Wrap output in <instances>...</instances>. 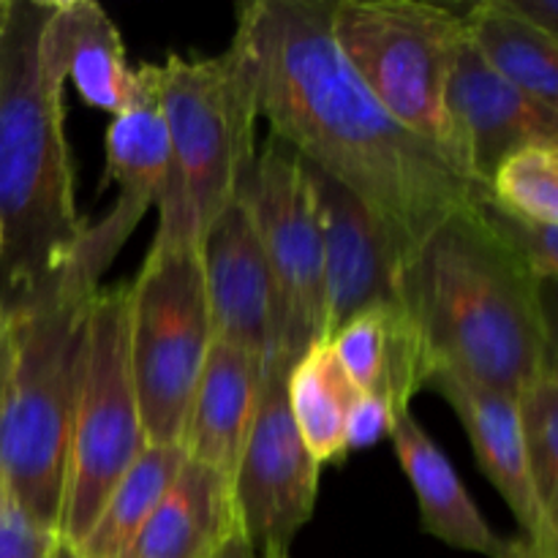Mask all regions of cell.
Returning <instances> with one entry per match:
<instances>
[{
	"label": "cell",
	"instance_id": "26",
	"mask_svg": "<svg viewBox=\"0 0 558 558\" xmlns=\"http://www.w3.org/2000/svg\"><path fill=\"white\" fill-rule=\"evenodd\" d=\"M477 210L490 232L534 272L543 283L554 287L558 276V223H537L515 216L496 205L485 191L477 202Z\"/></svg>",
	"mask_w": 558,
	"mask_h": 558
},
{
	"label": "cell",
	"instance_id": "4",
	"mask_svg": "<svg viewBox=\"0 0 558 558\" xmlns=\"http://www.w3.org/2000/svg\"><path fill=\"white\" fill-rule=\"evenodd\" d=\"M96 292L63 270L38 292L0 300V485L54 532Z\"/></svg>",
	"mask_w": 558,
	"mask_h": 558
},
{
	"label": "cell",
	"instance_id": "6",
	"mask_svg": "<svg viewBox=\"0 0 558 558\" xmlns=\"http://www.w3.org/2000/svg\"><path fill=\"white\" fill-rule=\"evenodd\" d=\"M147 447L129 363V283L93 294L85 363L65 452L58 537L76 548L109 490Z\"/></svg>",
	"mask_w": 558,
	"mask_h": 558
},
{
	"label": "cell",
	"instance_id": "27",
	"mask_svg": "<svg viewBox=\"0 0 558 558\" xmlns=\"http://www.w3.org/2000/svg\"><path fill=\"white\" fill-rule=\"evenodd\" d=\"M58 545V532L36 521L0 485V558H52Z\"/></svg>",
	"mask_w": 558,
	"mask_h": 558
},
{
	"label": "cell",
	"instance_id": "16",
	"mask_svg": "<svg viewBox=\"0 0 558 558\" xmlns=\"http://www.w3.org/2000/svg\"><path fill=\"white\" fill-rule=\"evenodd\" d=\"M262 379L265 360L213 341L180 434V447L189 461L232 480L254 423Z\"/></svg>",
	"mask_w": 558,
	"mask_h": 558
},
{
	"label": "cell",
	"instance_id": "3",
	"mask_svg": "<svg viewBox=\"0 0 558 558\" xmlns=\"http://www.w3.org/2000/svg\"><path fill=\"white\" fill-rule=\"evenodd\" d=\"M54 0H5L0 31V300L58 281L87 221L76 207L63 74L44 31Z\"/></svg>",
	"mask_w": 558,
	"mask_h": 558
},
{
	"label": "cell",
	"instance_id": "30",
	"mask_svg": "<svg viewBox=\"0 0 558 558\" xmlns=\"http://www.w3.org/2000/svg\"><path fill=\"white\" fill-rule=\"evenodd\" d=\"M496 558H558L554 554H545L543 548L532 545L529 539L515 537V539H505L501 550L496 554Z\"/></svg>",
	"mask_w": 558,
	"mask_h": 558
},
{
	"label": "cell",
	"instance_id": "10",
	"mask_svg": "<svg viewBox=\"0 0 558 558\" xmlns=\"http://www.w3.org/2000/svg\"><path fill=\"white\" fill-rule=\"evenodd\" d=\"M161 65H136V96L107 129V167L101 189L118 183L120 194L101 223H87L69 270L101 287V276L118 259L120 248L153 205L158 207V229L153 243L196 240L178 194L172 147L158 101ZM199 243V240H196Z\"/></svg>",
	"mask_w": 558,
	"mask_h": 558
},
{
	"label": "cell",
	"instance_id": "2",
	"mask_svg": "<svg viewBox=\"0 0 558 558\" xmlns=\"http://www.w3.org/2000/svg\"><path fill=\"white\" fill-rule=\"evenodd\" d=\"M545 289L550 283L490 232L477 205L447 216L398 272V300L423 338L430 374L450 371L510 398L556 363Z\"/></svg>",
	"mask_w": 558,
	"mask_h": 558
},
{
	"label": "cell",
	"instance_id": "7",
	"mask_svg": "<svg viewBox=\"0 0 558 558\" xmlns=\"http://www.w3.org/2000/svg\"><path fill=\"white\" fill-rule=\"evenodd\" d=\"M210 347L199 243H153L129 283V363L147 445H180Z\"/></svg>",
	"mask_w": 558,
	"mask_h": 558
},
{
	"label": "cell",
	"instance_id": "1",
	"mask_svg": "<svg viewBox=\"0 0 558 558\" xmlns=\"http://www.w3.org/2000/svg\"><path fill=\"white\" fill-rule=\"evenodd\" d=\"M330 20L332 0H248L232 41L270 134L363 202L401 272L447 216L488 189L381 107L338 49Z\"/></svg>",
	"mask_w": 558,
	"mask_h": 558
},
{
	"label": "cell",
	"instance_id": "22",
	"mask_svg": "<svg viewBox=\"0 0 558 558\" xmlns=\"http://www.w3.org/2000/svg\"><path fill=\"white\" fill-rule=\"evenodd\" d=\"M357 392L330 341H316L289 368V412L300 439L319 466L343 463L349 458L347 414Z\"/></svg>",
	"mask_w": 558,
	"mask_h": 558
},
{
	"label": "cell",
	"instance_id": "8",
	"mask_svg": "<svg viewBox=\"0 0 558 558\" xmlns=\"http://www.w3.org/2000/svg\"><path fill=\"white\" fill-rule=\"evenodd\" d=\"M178 194L196 240L234 202L256 150V101L243 52L229 41L213 58L172 52L158 80Z\"/></svg>",
	"mask_w": 558,
	"mask_h": 558
},
{
	"label": "cell",
	"instance_id": "36",
	"mask_svg": "<svg viewBox=\"0 0 558 558\" xmlns=\"http://www.w3.org/2000/svg\"><path fill=\"white\" fill-rule=\"evenodd\" d=\"M0 319H3V303H0Z\"/></svg>",
	"mask_w": 558,
	"mask_h": 558
},
{
	"label": "cell",
	"instance_id": "9",
	"mask_svg": "<svg viewBox=\"0 0 558 558\" xmlns=\"http://www.w3.org/2000/svg\"><path fill=\"white\" fill-rule=\"evenodd\" d=\"M234 199L245 207L278 298L276 357L292 365L327 341L325 262L314 191L303 161L278 136H267L240 174Z\"/></svg>",
	"mask_w": 558,
	"mask_h": 558
},
{
	"label": "cell",
	"instance_id": "32",
	"mask_svg": "<svg viewBox=\"0 0 558 558\" xmlns=\"http://www.w3.org/2000/svg\"><path fill=\"white\" fill-rule=\"evenodd\" d=\"M52 558H80V556H76V550L71 548V545H65L63 539H60V545H58V548H54Z\"/></svg>",
	"mask_w": 558,
	"mask_h": 558
},
{
	"label": "cell",
	"instance_id": "18",
	"mask_svg": "<svg viewBox=\"0 0 558 558\" xmlns=\"http://www.w3.org/2000/svg\"><path fill=\"white\" fill-rule=\"evenodd\" d=\"M240 537L232 480L189 461L123 558H218Z\"/></svg>",
	"mask_w": 558,
	"mask_h": 558
},
{
	"label": "cell",
	"instance_id": "31",
	"mask_svg": "<svg viewBox=\"0 0 558 558\" xmlns=\"http://www.w3.org/2000/svg\"><path fill=\"white\" fill-rule=\"evenodd\" d=\"M218 558H259V556H256V550L251 548V545L243 539V534H240V537H234L232 543L218 554Z\"/></svg>",
	"mask_w": 558,
	"mask_h": 558
},
{
	"label": "cell",
	"instance_id": "21",
	"mask_svg": "<svg viewBox=\"0 0 558 558\" xmlns=\"http://www.w3.org/2000/svg\"><path fill=\"white\" fill-rule=\"evenodd\" d=\"M458 11L480 58L523 96L558 112V38L512 14L505 0Z\"/></svg>",
	"mask_w": 558,
	"mask_h": 558
},
{
	"label": "cell",
	"instance_id": "28",
	"mask_svg": "<svg viewBox=\"0 0 558 558\" xmlns=\"http://www.w3.org/2000/svg\"><path fill=\"white\" fill-rule=\"evenodd\" d=\"M396 425V412L387 407L381 398L357 392L347 414V447L352 450H365L392 434Z\"/></svg>",
	"mask_w": 558,
	"mask_h": 558
},
{
	"label": "cell",
	"instance_id": "19",
	"mask_svg": "<svg viewBox=\"0 0 558 558\" xmlns=\"http://www.w3.org/2000/svg\"><path fill=\"white\" fill-rule=\"evenodd\" d=\"M44 47L65 82H74L93 109L123 112L136 96V69L112 16L90 0H54Z\"/></svg>",
	"mask_w": 558,
	"mask_h": 558
},
{
	"label": "cell",
	"instance_id": "24",
	"mask_svg": "<svg viewBox=\"0 0 558 558\" xmlns=\"http://www.w3.org/2000/svg\"><path fill=\"white\" fill-rule=\"evenodd\" d=\"M523 450L545 518L558 526V371L543 365L515 392Z\"/></svg>",
	"mask_w": 558,
	"mask_h": 558
},
{
	"label": "cell",
	"instance_id": "35",
	"mask_svg": "<svg viewBox=\"0 0 558 558\" xmlns=\"http://www.w3.org/2000/svg\"><path fill=\"white\" fill-rule=\"evenodd\" d=\"M0 251H3V229H0Z\"/></svg>",
	"mask_w": 558,
	"mask_h": 558
},
{
	"label": "cell",
	"instance_id": "29",
	"mask_svg": "<svg viewBox=\"0 0 558 558\" xmlns=\"http://www.w3.org/2000/svg\"><path fill=\"white\" fill-rule=\"evenodd\" d=\"M505 5L529 25L558 38V0H505Z\"/></svg>",
	"mask_w": 558,
	"mask_h": 558
},
{
	"label": "cell",
	"instance_id": "12",
	"mask_svg": "<svg viewBox=\"0 0 558 558\" xmlns=\"http://www.w3.org/2000/svg\"><path fill=\"white\" fill-rule=\"evenodd\" d=\"M456 163L488 189L505 158L529 145H558V112L501 80L463 38L445 93Z\"/></svg>",
	"mask_w": 558,
	"mask_h": 558
},
{
	"label": "cell",
	"instance_id": "23",
	"mask_svg": "<svg viewBox=\"0 0 558 558\" xmlns=\"http://www.w3.org/2000/svg\"><path fill=\"white\" fill-rule=\"evenodd\" d=\"M183 463L185 452L180 445H147L129 472L109 490L90 532L74 548L76 556L123 558L158 501L172 488Z\"/></svg>",
	"mask_w": 558,
	"mask_h": 558
},
{
	"label": "cell",
	"instance_id": "11",
	"mask_svg": "<svg viewBox=\"0 0 558 558\" xmlns=\"http://www.w3.org/2000/svg\"><path fill=\"white\" fill-rule=\"evenodd\" d=\"M289 368L281 360L265 363L254 423L232 474L240 534L256 554L289 550L319 496L322 466L300 439L287 403Z\"/></svg>",
	"mask_w": 558,
	"mask_h": 558
},
{
	"label": "cell",
	"instance_id": "33",
	"mask_svg": "<svg viewBox=\"0 0 558 558\" xmlns=\"http://www.w3.org/2000/svg\"><path fill=\"white\" fill-rule=\"evenodd\" d=\"M259 558H289V550H278V548H270V550H262V554H256Z\"/></svg>",
	"mask_w": 558,
	"mask_h": 558
},
{
	"label": "cell",
	"instance_id": "13",
	"mask_svg": "<svg viewBox=\"0 0 558 558\" xmlns=\"http://www.w3.org/2000/svg\"><path fill=\"white\" fill-rule=\"evenodd\" d=\"M199 265L213 341L276 357L278 298L259 234L238 199L202 232Z\"/></svg>",
	"mask_w": 558,
	"mask_h": 558
},
{
	"label": "cell",
	"instance_id": "20",
	"mask_svg": "<svg viewBox=\"0 0 558 558\" xmlns=\"http://www.w3.org/2000/svg\"><path fill=\"white\" fill-rule=\"evenodd\" d=\"M390 439L417 496L423 532L456 550L496 558L505 539L488 526L452 463L412 412L396 417Z\"/></svg>",
	"mask_w": 558,
	"mask_h": 558
},
{
	"label": "cell",
	"instance_id": "5",
	"mask_svg": "<svg viewBox=\"0 0 558 558\" xmlns=\"http://www.w3.org/2000/svg\"><path fill=\"white\" fill-rule=\"evenodd\" d=\"M330 27L381 107L458 169L445 93L466 38L461 11L414 0H332Z\"/></svg>",
	"mask_w": 558,
	"mask_h": 558
},
{
	"label": "cell",
	"instance_id": "17",
	"mask_svg": "<svg viewBox=\"0 0 558 558\" xmlns=\"http://www.w3.org/2000/svg\"><path fill=\"white\" fill-rule=\"evenodd\" d=\"M330 343L360 392L381 398L396 417L412 412L409 407L428 381L430 368L423 338L401 300L352 316Z\"/></svg>",
	"mask_w": 558,
	"mask_h": 558
},
{
	"label": "cell",
	"instance_id": "14",
	"mask_svg": "<svg viewBox=\"0 0 558 558\" xmlns=\"http://www.w3.org/2000/svg\"><path fill=\"white\" fill-rule=\"evenodd\" d=\"M303 161V158H300ZM314 191L325 262L327 341L352 316L379 303H398V265L385 232L363 202L303 161Z\"/></svg>",
	"mask_w": 558,
	"mask_h": 558
},
{
	"label": "cell",
	"instance_id": "15",
	"mask_svg": "<svg viewBox=\"0 0 558 558\" xmlns=\"http://www.w3.org/2000/svg\"><path fill=\"white\" fill-rule=\"evenodd\" d=\"M425 387L439 392L461 420L480 472L510 507L512 518L521 526V537L543 548L545 554L558 556V526L545 518L534 494L515 398L450 371H434Z\"/></svg>",
	"mask_w": 558,
	"mask_h": 558
},
{
	"label": "cell",
	"instance_id": "25",
	"mask_svg": "<svg viewBox=\"0 0 558 558\" xmlns=\"http://www.w3.org/2000/svg\"><path fill=\"white\" fill-rule=\"evenodd\" d=\"M488 196L537 223H558V145H529L499 163Z\"/></svg>",
	"mask_w": 558,
	"mask_h": 558
},
{
	"label": "cell",
	"instance_id": "34",
	"mask_svg": "<svg viewBox=\"0 0 558 558\" xmlns=\"http://www.w3.org/2000/svg\"><path fill=\"white\" fill-rule=\"evenodd\" d=\"M3 16H5V0H0V31H3Z\"/></svg>",
	"mask_w": 558,
	"mask_h": 558
}]
</instances>
